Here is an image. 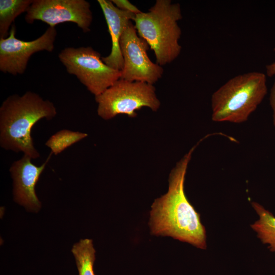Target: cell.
Instances as JSON below:
<instances>
[{
	"instance_id": "3",
	"label": "cell",
	"mask_w": 275,
	"mask_h": 275,
	"mask_svg": "<svg viewBox=\"0 0 275 275\" xmlns=\"http://www.w3.org/2000/svg\"><path fill=\"white\" fill-rule=\"evenodd\" d=\"M267 93L264 73L253 71L236 75L212 94L211 119L215 122H245Z\"/></svg>"
},
{
	"instance_id": "10",
	"label": "cell",
	"mask_w": 275,
	"mask_h": 275,
	"mask_svg": "<svg viewBox=\"0 0 275 275\" xmlns=\"http://www.w3.org/2000/svg\"><path fill=\"white\" fill-rule=\"evenodd\" d=\"M52 154L50 152L40 166L33 164L32 158L25 154L11 166L10 172L13 180L14 199L28 210L38 211L41 207V202L35 193V186Z\"/></svg>"
},
{
	"instance_id": "15",
	"label": "cell",
	"mask_w": 275,
	"mask_h": 275,
	"mask_svg": "<svg viewBox=\"0 0 275 275\" xmlns=\"http://www.w3.org/2000/svg\"><path fill=\"white\" fill-rule=\"evenodd\" d=\"M87 136L86 133L62 129L52 135L45 145L51 149L52 154L57 155Z\"/></svg>"
},
{
	"instance_id": "17",
	"label": "cell",
	"mask_w": 275,
	"mask_h": 275,
	"mask_svg": "<svg viewBox=\"0 0 275 275\" xmlns=\"http://www.w3.org/2000/svg\"><path fill=\"white\" fill-rule=\"evenodd\" d=\"M269 103L272 112L273 124L275 127V81L270 91Z\"/></svg>"
},
{
	"instance_id": "2",
	"label": "cell",
	"mask_w": 275,
	"mask_h": 275,
	"mask_svg": "<svg viewBox=\"0 0 275 275\" xmlns=\"http://www.w3.org/2000/svg\"><path fill=\"white\" fill-rule=\"evenodd\" d=\"M57 114L54 104L38 94L27 91L8 96L0 107V145L7 150L22 152L32 159L40 157L31 131L42 119L50 120Z\"/></svg>"
},
{
	"instance_id": "13",
	"label": "cell",
	"mask_w": 275,
	"mask_h": 275,
	"mask_svg": "<svg viewBox=\"0 0 275 275\" xmlns=\"http://www.w3.org/2000/svg\"><path fill=\"white\" fill-rule=\"evenodd\" d=\"M33 0H0V39L5 38L15 19L26 12Z\"/></svg>"
},
{
	"instance_id": "12",
	"label": "cell",
	"mask_w": 275,
	"mask_h": 275,
	"mask_svg": "<svg viewBox=\"0 0 275 275\" xmlns=\"http://www.w3.org/2000/svg\"><path fill=\"white\" fill-rule=\"evenodd\" d=\"M252 205L259 218L251 225V228L260 241L275 253V216L257 202H252Z\"/></svg>"
},
{
	"instance_id": "16",
	"label": "cell",
	"mask_w": 275,
	"mask_h": 275,
	"mask_svg": "<svg viewBox=\"0 0 275 275\" xmlns=\"http://www.w3.org/2000/svg\"><path fill=\"white\" fill-rule=\"evenodd\" d=\"M113 3L119 9L132 12L135 14L142 11L127 0H112Z\"/></svg>"
},
{
	"instance_id": "1",
	"label": "cell",
	"mask_w": 275,
	"mask_h": 275,
	"mask_svg": "<svg viewBox=\"0 0 275 275\" xmlns=\"http://www.w3.org/2000/svg\"><path fill=\"white\" fill-rule=\"evenodd\" d=\"M194 146L171 171L167 193L155 199L151 205L149 225L151 233L170 236L197 248L207 247L206 230L200 214L188 200L184 181Z\"/></svg>"
},
{
	"instance_id": "11",
	"label": "cell",
	"mask_w": 275,
	"mask_h": 275,
	"mask_svg": "<svg viewBox=\"0 0 275 275\" xmlns=\"http://www.w3.org/2000/svg\"><path fill=\"white\" fill-rule=\"evenodd\" d=\"M105 17L112 40L109 54L102 57L103 61L110 67L121 71L124 61L120 47L122 35L130 21L134 20L136 14L118 9L108 0H98Z\"/></svg>"
},
{
	"instance_id": "4",
	"label": "cell",
	"mask_w": 275,
	"mask_h": 275,
	"mask_svg": "<svg viewBox=\"0 0 275 275\" xmlns=\"http://www.w3.org/2000/svg\"><path fill=\"white\" fill-rule=\"evenodd\" d=\"M182 18L180 4L171 0H157L148 12L135 15L137 33L154 51L156 63L161 66L172 62L181 52V30L178 22Z\"/></svg>"
},
{
	"instance_id": "5",
	"label": "cell",
	"mask_w": 275,
	"mask_h": 275,
	"mask_svg": "<svg viewBox=\"0 0 275 275\" xmlns=\"http://www.w3.org/2000/svg\"><path fill=\"white\" fill-rule=\"evenodd\" d=\"M95 101L98 103V115L104 120H109L119 114L135 117L136 110L148 107L156 111L160 105L153 85L121 78L95 96Z\"/></svg>"
},
{
	"instance_id": "7",
	"label": "cell",
	"mask_w": 275,
	"mask_h": 275,
	"mask_svg": "<svg viewBox=\"0 0 275 275\" xmlns=\"http://www.w3.org/2000/svg\"><path fill=\"white\" fill-rule=\"evenodd\" d=\"M120 47L124 61L120 78L153 85L162 77L163 69L150 60L147 54L149 46L139 36L132 21L122 35Z\"/></svg>"
},
{
	"instance_id": "8",
	"label": "cell",
	"mask_w": 275,
	"mask_h": 275,
	"mask_svg": "<svg viewBox=\"0 0 275 275\" xmlns=\"http://www.w3.org/2000/svg\"><path fill=\"white\" fill-rule=\"evenodd\" d=\"M24 18L28 23L40 20L51 27L73 22L87 33L90 31L93 15L90 3L85 0H33Z\"/></svg>"
},
{
	"instance_id": "14",
	"label": "cell",
	"mask_w": 275,
	"mask_h": 275,
	"mask_svg": "<svg viewBox=\"0 0 275 275\" xmlns=\"http://www.w3.org/2000/svg\"><path fill=\"white\" fill-rule=\"evenodd\" d=\"M78 275H96L94 271L95 250L93 241L90 239H80L72 247Z\"/></svg>"
},
{
	"instance_id": "18",
	"label": "cell",
	"mask_w": 275,
	"mask_h": 275,
	"mask_svg": "<svg viewBox=\"0 0 275 275\" xmlns=\"http://www.w3.org/2000/svg\"><path fill=\"white\" fill-rule=\"evenodd\" d=\"M266 75L269 77L275 75V62L266 66Z\"/></svg>"
},
{
	"instance_id": "6",
	"label": "cell",
	"mask_w": 275,
	"mask_h": 275,
	"mask_svg": "<svg viewBox=\"0 0 275 275\" xmlns=\"http://www.w3.org/2000/svg\"><path fill=\"white\" fill-rule=\"evenodd\" d=\"M67 72L75 75L87 90L98 96L121 78V71L112 68L92 47H67L59 53Z\"/></svg>"
},
{
	"instance_id": "9",
	"label": "cell",
	"mask_w": 275,
	"mask_h": 275,
	"mask_svg": "<svg viewBox=\"0 0 275 275\" xmlns=\"http://www.w3.org/2000/svg\"><path fill=\"white\" fill-rule=\"evenodd\" d=\"M16 27L13 24L9 36L0 39V70L13 75L23 74L29 60L35 53L54 49L57 32L55 27L49 26L38 38L25 41L15 36Z\"/></svg>"
}]
</instances>
